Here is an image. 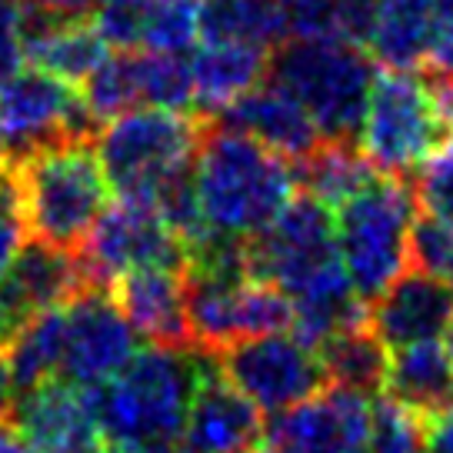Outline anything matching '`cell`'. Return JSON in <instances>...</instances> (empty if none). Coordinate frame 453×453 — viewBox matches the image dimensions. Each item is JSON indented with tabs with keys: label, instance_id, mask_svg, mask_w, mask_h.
<instances>
[{
	"label": "cell",
	"instance_id": "47",
	"mask_svg": "<svg viewBox=\"0 0 453 453\" xmlns=\"http://www.w3.org/2000/svg\"><path fill=\"white\" fill-rule=\"evenodd\" d=\"M0 164H4V137H0Z\"/></svg>",
	"mask_w": 453,
	"mask_h": 453
},
{
	"label": "cell",
	"instance_id": "20",
	"mask_svg": "<svg viewBox=\"0 0 453 453\" xmlns=\"http://www.w3.org/2000/svg\"><path fill=\"white\" fill-rule=\"evenodd\" d=\"M107 54L111 47L90 17H43L30 11L24 17V60L37 71L81 87Z\"/></svg>",
	"mask_w": 453,
	"mask_h": 453
},
{
	"label": "cell",
	"instance_id": "9",
	"mask_svg": "<svg viewBox=\"0 0 453 453\" xmlns=\"http://www.w3.org/2000/svg\"><path fill=\"white\" fill-rule=\"evenodd\" d=\"M243 250L250 273L277 283L287 297L324 277L326 270L340 267L334 213L303 190H297L260 234L243 243Z\"/></svg>",
	"mask_w": 453,
	"mask_h": 453
},
{
	"label": "cell",
	"instance_id": "35",
	"mask_svg": "<svg viewBox=\"0 0 453 453\" xmlns=\"http://www.w3.org/2000/svg\"><path fill=\"white\" fill-rule=\"evenodd\" d=\"M24 241H27V226H24L14 184H11V173H7V187L0 190V273L11 267V260L24 247Z\"/></svg>",
	"mask_w": 453,
	"mask_h": 453
},
{
	"label": "cell",
	"instance_id": "3",
	"mask_svg": "<svg viewBox=\"0 0 453 453\" xmlns=\"http://www.w3.org/2000/svg\"><path fill=\"white\" fill-rule=\"evenodd\" d=\"M30 241L77 254L111 203L94 141H64L4 160Z\"/></svg>",
	"mask_w": 453,
	"mask_h": 453
},
{
	"label": "cell",
	"instance_id": "25",
	"mask_svg": "<svg viewBox=\"0 0 453 453\" xmlns=\"http://www.w3.org/2000/svg\"><path fill=\"white\" fill-rule=\"evenodd\" d=\"M67 303L60 307H47V311L27 317L17 326L11 340L4 343L7 360H11V373H14L17 394H24L30 387L43 380L60 377V364H64V340H67Z\"/></svg>",
	"mask_w": 453,
	"mask_h": 453
},
{
	"label": "cell",
	"instance_id": "6",
	"mask_svg": "<svg viewBox=\"0 0 453 453\" xmlns=\"http://www.w3.org/2000/svg\"><path fill=\"white\" fill-rule=\"evenodd\" d=\"M203 117L164 107L117 113L94 134L100 167L120 197L154 200L157 190L194 164Z\"/></svg>",
	"mask_w": 453,
	"mask_h": 453
},
{
	"label": "cell",
	"instance_id": "46",
	"mask_svg": "<svg viewBox=\"0 0 453 453\" xmlns=\"http://www.w3.org/2000/svg\"><path fill=\"white\" fill-rule=\"evenodd\" d=\"M111 453H134V450H124V447H113Z\"/></svg>",
	"mask_w": 453,
	"mask_h": 453
},
{
	"label": "cell",
	"instance_id": "19",
	"mask_svg": "<svg viewBox=\"0 0 453 453\" xmlns=\"http://www.w3.org/2000/svg\"><path fill=\"white\" fill-rule=\"evenodd\" d=\"M217 120L226 127L241 130L247 137L260 141L264 147L283 154L287 160H300L307 157L324 141L317 124L311 120V113L303 111L287 87H280L273 77H264L260 84H254L247 94L237 100H230L224 111L217 113Z\"/></svg>",
	"mask_w": 453,
	"mask_h": 453
},
{
	"label": "cell",
	"instance_id": "5",
	"mask_svg": "<svg viewBox=\"0 0 453 453\" xmlns=\"http://www.w3.org/2000/svg\"><path fill=\"white\" fill-rule=\"evenodd\" d=\"M334 211L340 264L357 297L370 307L411 267V224L417 217L413 187L403 177L377 173L364 190Z\"/></svg>",
	"mask_w": 453,
	"mask_h": 453
},
{
	"label": "cell",
	"instance_id": "44",
	"mask_svg": "<svg viewBox=\"0 0 453 453\" xmlns=\"http://www.w3.org/2000/svg\"><path fill=\"white\" fill-rule=\"evenodd\" d=\"M250 453H277V450H273V447H270L267 440H260V443H257V447H254V450H250Z\"/></svg>",
	"mask_w": 453,
	"mask_h": 453
},
{
	"label": "cell",
	"instance_id": "26",
	"mask_svg": "<svg viewBox=\"0 0 453 453\" xmlns=\"http://www.w3.org/2000/svg\"><path fill=\"white\" fill-rule=\"evenodd\" d=\"M200 37L273 54L287 41L280 0H200Z\"/></svg>",
	"mask_w": 453,
	"mask_h": 453
},
{
	"label": "cell",
	"instance_id": "30",
	"mask_svg": "<svg viewBox=\"0 0 453 453\" xmlns=\"http://www.w3.org/2000/svg\"><path fill=\"white\" fill-rule=\"evenodd\" d=\"M141 97L147 107L194 113V73L187 54L141 50Z\"/></svg>",
	"mask_w": 453,
	"mask_h": 453
},
{
	"label": "cell",
	"instance_id": "16",
	"mask_svg": "<svg viewBox=\"0 0 453 453\" xmlns=\"http://www.w3.org/2000/svg\"><path fill=\"white\" fill-rule=\"evenodd\" d=\"M84 287H94V283L87 280L81 254L57 250L27 237L11 260V267L0 273V326L7 340L27 317L67 303Z\"/></svg>",
	"mask_w": 453,
	"mask_h": 453
},
{
	"label": "cell",
	"instance_id": "15",
	"mask_svg": "<svg viewBox=\"0 0 453 453\" xmlns=\"http://www.w3.org/2000/svg\"><path fill=\"white\" fill-rule=\"evenodd\" d=\"M264 440L260 411L200 357L177 453H250Z\"/></svg>",
	"mask_w": 453,
	"mask_h": 453
},
{
	"label": "cell",
	"instance_id": "41",
	"mask_svg": "<svg viewBox=\"0 0 453 453\" xmlns=\"http://www.w3.org/2000/svg\"><path fill=\"white\" fill-rule=\"evenodd\" d=\"M0 453H41L17 426L0 424Z\"/></svg>",
	"mask_w": 453,
	"mask_h": 453
},
{
	"label": "cell",
	"instance_id": "1",
	"mask_svg": "<svg viewBox=\"0 0 453 453\" xmlns=\"http://www.w3.org/2000/svg\"><path fill=\"white\" fill-rule=\"evenodd\" d=\"M190 173L203 224L226 241H250L300 190L294 160L217 117H203Z\"/></svg>",
	"mask_w": 453,
	"mask_h": 453
},
{
	"label": "cell",
	"instance_id": "40",
	"mask_svg": "<svg viewBox=\"0 0 453 453\" xmlns=\"http://www.w3.org/2000/svg\"><path fill=\"white\" fill-rule=\"evenodd\" d=\"M17 403V387H14V373H11V360H7V350L0 347V424L14 413Z\"/></svg>",
	"mask_w": 453,
	"mask_h": 453
},
{
	"label": "cell",
	"instance_id": "29",
	"mask_svg": "<svg viewBox=\"0 0 453 453\" xmlns=\"http://www.w3.org/2000/svg\"><path fill=\"white\" fill-rule=\"evenodd\" d=\"M200 41V0H150L143 7L141 47L160 54H187Z\"/></svg>",
	"mask_w": 453,
	"mask_h": 453
},
{
	"label": "cell",
	"instance_id": "10",
	"mask_svg": "<svg viewBox=\"0 0 453 453\" xmlns=\"http://www.w3.org/2000/svg\"><path fill=\"white\" fill-rule=\"evenodd\" d=\"M213 357H217V370L260 413L287 411L326 387L317 347L290 330L234 340Z\"/></svg>",
	"mask_w": 453,
	"mask_h": 453
},
{
	"label": "cell",
	"instance_id": "28",
	"mask_svg": "<svg viewBox=\"0 0 453 453\" xmlns=\"http://www.w3.org/2000/svg\"><path fill=\"white\" fill-rule=\"evenodd\" d=\"M90 113L97 124H107L117 113L141 107V47L134 50H111L81 84Z\"/></svg>",
	"mask_w": 453,
	"mask_h": 453
},
{
	"label": "cell",
	"instance_id": "24",
	"mask_svg": "<svg viewBox=\"0 0 453 453\" xmlns=\"http://www.w3.org/2000/svg\"><path fill=\"white\" fill-rule=\"evenodd\" d=\"M297 187L326 207H340L380 173L350 141H320L307 157L294 160Z\"/></svg>",
	"mask_w": 453,
	"mask_h": 453
},
{
	"label": "cell",
	"instance_id": "2",
	"mask_svg": "<svg viewBox=\"0 0 453 453\" xmlns=\"http://www.w3.org/2000/svg\"><path fill=\"white\" fill-rule=\"evenodd\" d=\"M197 370L200 350L137 347L117 377L87 387L107 440L134 453H177Z\"/></svg>",
	"mask_w": 453,
	"mask_h": 453
},
{
	"label": "cell",
	"instance_id": "42",
	"mask_svg": "<svg viewBox=\"0 0 453 453\" xmlns=\"http://www.w3.org/2000/svg\"><path fill=\"white\" fill-rule=\"evenodd\" d=\"M100 4H117V7H147L150 0H100Z\"/></svg>",
	"mask_w": 453,
	"mask_h": 453
},
{
	"label": "cell",
	"instance_id": "13",
	"mask_svg": "<svg viewBox=\"0 0 453 453\" xmlns=\"http://www.w3.org/2000/svg\"><path fill=\"white\" fill-rule=\"evenodd\" d=\"M67 340L60 380L100 387L127 367L137 354V334L113 300L111 287H84L67 300Z\"/></svg>",
	"mask_w": 453,
	"mask_h": 453
},
{
	"label": "cell",
	"instance_id": "4",
	"mask_svg": "<svg viewBox=\"0 0 453 453\" xmlns=\"http://www.w3.org/2000/svg\"><path fill=\"white\" fill-rule=\"evenodd\" d=\"M270 77L311 113L324 141H357L377 64L350 41H283L270 54Z\"/></svg>",
	"mask_w": 453,
	"mask_h": 453
},
{
	"label": "cell",
	"instance_id": "7",
	"mask_svg": "<svg viewBox=\"0 0 453 453\" xmlns=\"http://www.w3.org/2000/svg\"><path fill=\"white\" fill-rule=\"evenodd\" d=\"M360 150L390 177H407L453 137V120L440 107L426 77L383 67L373 77L360 124Z\"/></svg>",
	"mask_w": 453,
	"mask_h": 453
},
{
	"label": "cell",
	"instance_id": "33",
	"mask_svg": "<svg viewBox=\"0 0 453 453\" xmlns=\"http://www.w3.org/2000/svg\"><path fill=\"white\" fill-rule=\"evenodd\" d=\"M287 41H347L343 0H280Z\"/></svg>",
	"mask_w": 453,
	"mask_h": 453
},
{
	"label": "cell",
	"instance_id": "11",
	"mask_svg": "<svg viewBox=\"0 0 453 453\" xmlns=\"http://www.w3.org/2000/svg\"><path fill=\"white\" fill-rule=\"evenodd\" d=\"M94 287H111L137 267H187V247L150 200L120 197L107 203L77 250Z\"/></svg>",
	"mask_w": 453,
	"mask_h": 453
},
{
	"label": "cell",
	"instance_id": "21",
	"mask_svg": "<svg viewBox=\"0 0 453 453\" xmlns=\"http://www.w3.org/2000/svg\"><path fill=\"white\" fill-rule=\"evenodd\" d=\"M194 113L217 117L230 100L247 94L270 73V50L230 41H203L190 60Z\"/></svg>",
	"mask_w": 453,
	"mask_h": 453
},
{
	"label": "cell",
	"instance_id": "38",
	"mask_svg": "<svg viewBox=\"0 0 453 453\" xmlns=\"http://www.w3.org/2000/svg\"><path fill=\"white\" fill-rule=\"evenodd\" d=\"M24 4L20 0H0V41H14L24 37Z\"/></svg>",
	"mask_w": 453,
	"mask_h": 453
},
{
	"label": "cell",
	"instance_id": "43",
	"mask_svg": "<svg viewBox=\"0 0 453 453\" xmlns=\"http://www.w3.org/2000/svg\"><path fill=\"white\" fill-rule=\"evenodd\" d=\"M443 347H447V357H450V364H453V326L443 334Z\"/></svg>",
	"mask_w": 453,
	"mask_h": 453
},
{
	"label": "cell",
	"instance_id": "12",
	"mask_svg": "<svg viewBox=\"0 0 453 453\" xmlns=\"http://www.w3.org/2000/svg\"><path fill=\"white\" fill-rule=\"evenodd\" d=\"M370 394L326 383L294 407L270 413L264 440L277 453H370Z\"/></svg>",
	"mask_w": 453,
	"mask_h": 453
},
{
	"label": "cell",
	"instance_id": "34",
	"mask_svg": "<svg viewBox=\"0 0 453 453\" xmlns=\"http://www.w3.org/2000/svg\"><path fill=\"white\" fill-rule=\"evenodd\" d=\"M411 267L453 283V230L434 217H413L411 224Z\"/></svg>",
	"mask_w": 453,
	"mask_h": 453
},
{
	"label": "cell",
	"instance_id": "39",
	"mask_svg": "<svg viewBox=\"0 0 453 453\" xmlns=\"http://www.w3.org/2000/svg\"><path fill=\"white\" fill-rule=\"evenodd\" d=\"M20 67H24V37L0 41V87L7 84Z\"/></svg>",
	"mask_w": 453,
	"mask_h": 453
},
{
	"label": "cell",
	"instance_id": "14",
	"mask_svg": "<svg viewBox=\"0 0 453 453\" xmlns=\"http://www.w3.org/2000/svg\"><path fill=\"white\" fill-rule=\"evenodd\" d=\"M14 424L41 453H107L94 396L71 380H43L17 394Z\"/></svg>",
	"mask_w": 453,
	"mask_h": 453
},
{
	"label": "cell",
	"instance_id": "18",
	"mask_svg": "<svg viewBox=\"0 0 453 453\" xmlns=\"http://www.w3.org/2000/svg\"><path fill=\"white\" fill-rule=\"evenodd\" d=\"M111 294L134 334L147 343L194 350L187 324L184 267H137L111 283Z\"/></svg>",
	"mask_w": 453,
	"mask_h": 453
},
{
	"label": "cell",
	"instance_id": "23",
	"mask_svg": "<svg viewBox=\"0 0 453 453\" xmlns=\"http://www.w3.org/2000/svg\"><path fill=\"white\" fill-rule=\"evenodd\" d=\"M430 34H434V0H377L367 50L383 67L417 71L426 64Z\"/></svg>",
	"mask_w": 453,
	"mask_h": 453
},
{
	"label": "cell",
	"instance_id": "27",
	"mask_svg": "<svg viewBox=\"0 0 453 453\" xmlns=\"http://www.w3.org/2000/svg\"><path fill=\"white\" fill-rule=\"evenodd\" d=\"M317 354L324 364L326 383H340V387H354L364 394H377L387 380V343H383L370 320L350 324L330 334L326 340L317 343Z\"/></svg>",
	"mask_w": 453,
	"mask_h": 453
},
{
	"label": "cell",
	"instance_id": "45",
	"mask_svg": "<svg viewBox=\"0 0 453 453\" xmlns=\"http://www.w3.org/2000/svg\"><path fill=\"white\" fill-rule=\"evenodd\" d=\"M4 187H7V167L0 164V190H4Z\"/></svg>",
	"mask_w": 453,
	"mask_h": 453
},
{
	"label": "cell",
	"instance_id": "36",
	"mask_svg": "<svg viewBox=\"0 0 453 453\" xmlns=\"http://www.w3.org/2000/svg\"><path fill=\"white\" fill-rule=\"evenodd\" d=\"M426 453H453V403L426 420Z\"/></svg>",
	"mask_w": 453,
	"mask_h": 453
},
{
	"label": "cell",
	"instance_id": "31",
	"mask_svg": "<svg viewBox=\"0 0 453 453\" xmlns=\"http://www.w3.org/2000/svg\"><path fill=\"white\" fill-rule=\"evenodd\" d=\"M370 453H426V417L394 396L373 400Z\"/></svg>",
	"mask_w": 453,
	"mask_h": 453
},
{
	"label": "cell",
	"instance_id": "8",
	"mask_svg": "<svg viewBox=\"0 0 453 453\" xmlns=\"http://www.w3.org/2000/svg\"><path fill=\"white\" fill-rule=\"evenodd\" d=\"M100 130L77 84L47 71H20L0 87V137L4 160L64 141H94Z\"/></svg>",
	"mask_w": 453,
	"mask_h": 453
},
{
	"label": "cell",
	"instance_id": "37",
	"mask_svg": "<svg viewBox=\"0 0 453 453\" xmlns=\"http://www.w3.org/2000/svg\"><path fill=\"white\" fill-rule=\"evenodd\" d=\"M24 11L43 17H90L94 0H20Z\"/></svg>",
	"mask_w": 453,
	"mask_h": 453
},
{
	"label": "cell",
	"instance_id": "22",
	"mask_svg": "<svg viewBox=\"0 0 453 453\" xmlns=\"http://www.w3.org/2000/svg\"><path fill=\"white\" fill-rule=\"evenodd\" d=\"M387 396L407 403L411 411L434 417L453 403V364L440 340H417L394 347L387 357Z\"/></svg>",
	"mask_w": 453,
	"mask_h": 453
},
{
	"label": "cell",
	"instance_id": "32",
	"mask_svg": "<svg viewBox=\"0 0 453 453\" xmlns=\"http://www.w3.org/2000/svg\"><path fill=\"white\" fill-rule=\"evenodd\" d=\"M413 200L417 207L453 230V137L434 157L413 170Z\"/></svg>",
	"mask_w": 453,
	"mask_h": 453
},
{
	"label": "cell",
	"instance_id": "17",
	"mask_svg": "<svg viewBox=\"0 0 453 453\" xmlns=\"http://www.w3.org/2000/svg\"><path fill=\"white\" fill-rule=\"evenodd\" d=\"M367 320L390 350L417 340H440L453 326V283L407 267L370 303Z\"/></svg>",
	"mask_w": 453,
	"mask_h": 453
}]
</instances>
